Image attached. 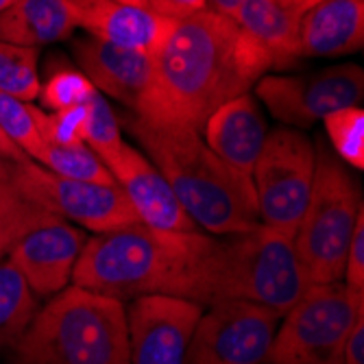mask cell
I'll use <instances>...</instances> for the list:
<instances>
[{
	"mask_svg": "<svg viewBox=\"0 0 364 364\" xmlns=\"http://www.w3.org/2000/svg\"><path fill=\"white\" fill-rule=\"evenodd\" d=\"M273 68L271 55L216 11L175 22L153 55V77L136 118L203 136L208 118Z\"/></svg>",
	"mask_w": 364,
	"mask_h": 364,
	"instance_id": "obj_1",
	"label": "cell"
},
{
	"mask_svg": "<svg viewBox=\"0 0 364 364\" xmlns=\"http://www.w3.org/2000/svg\"><path fill=\"white\" fill-rule=\"evenodd\" d=\"M208 238L203 231L179 234L142 223L96 234L85 240L73 271V286L120 304L149 294L188 299Z\"/></svg>",
	"mask_w": 364,
	"mask_h": 364,
	"instance_id": "obj_2",
	"label": "cell"
},
{
	"mask_svg": "<svg viewBox=\"0 0 364 364\" xmlns=\"http://www.w3.org/2000/svg\"><path fill=\"white\" fill-rule=\"evenodd\" d=\"M129 129L173 188L188 216L214 236L242 234L259 225L251 177L225 164L203 136L131 118Z\"/></svg>",
	"mask_w": 364,
	"mask_h": 364,
	"instance_id": "obj_3",
	"label": "cell"
},
{
	"mask_svg": "<svg viewBox=\"0 0 364 364\" xmlns=\"http://www.w3.org/2000/svg\"><path fill=\"white\" fill-rule=\"evenodd\" d=\"M292 236L267 225L242 234L210 236L192 277L188 301H249L286 314L308 288Z\"/></svg>",
	"mask_w": 364,
	"mask_h": 364,
	"instance_id": "obj_4",
	"label": "cell"
},
{
	"mask_svg": "<svg viewBox=\"0 0 364 364\" xmlns=\"http://www.w3.org/2000/svg\"><path fill=\"white\" fill-rule=\"evenodd\" d=\"M9 351L11 364H131L124 304L70 284Z\"/></svg>",
	"mask_w": 364,
	"mask_h": 364,
	"instance_id": "obj_5",
	"label": "cell"
},
{
	"mask_svg": "<svg viewBox=\"0 0 364 364\" xmlns=\"http://www.w3.org/2000/svg\"><path fill=\"white\" fill-rule=\"evenodd\" d=\"M316 166L308 205L296 227L292 242L308 284L343 282L347 249L364 210L360 188L345 161L323 142H316Z\"/></svg>",
	"mask_w": 364,
	"mask_h": 364,
	"instance_id": "obj_6",
	"label": "cell"
},
{
	"mask_svg": "<svg viewBox=\"0 0 364 364\" xmlns=\"http://www.w3.org/2000/svg\"><path fill=\"white\" fill-rule=\"evenodd\" d=\"M364 314V290L312 284L282 318L267 364H343L347 334Z\"/></svg>",
	"mask_w": 364,
	"mask_h": 364,
	"instance_id": "obj_7",
	"label": "cell"
},
{
	"mask_svg": "<svg viewBox=\"0 0 364 364\" xmlns=\"http://www.w3.org/2000/svg\"><path fill=\"white\" fill-rule=\"evenodd\" d=\"M316 149L299 129L269 131L251 173L259 223L294 236L308 205Z\"/></svg>",
	"mask_w": 364,
	"mask_h": 364,
	"instance_id": "obj_8",
	"label": "cell"
},
{
	"mask_svg": "<svg viewBox=\"0 0 364 364\" xmlns=\"http://www.w3.org/2000/svg\"><path fill=\"white\" fill-rule=\"evenodd\" d=\"M9 181L28 201L92 234H105L140 223L124 192L116 183L65 179L33 159L9 164Z\"/></svg>",
	"mask_w": 364,
	"mask_h": 364,
	"instance_id": "obj_9",
	"label": "cell"
},
{
	"mask_svg": "<svg viewBox=\"0 0 364 364\" xmlns=\"http://www.w3.org/2000/svg\"><path fill=\"white\" fill-rule=\"evenodd\" d=\"M282 314L249 301H218L201 314L186 364H262Z\"/></svg>",
	"mask_w": 364,
	"mask_h": 364,
	"instance_id": "obj_10",
	"label": "cell"
},
{
	"mask_svg": "<svg viewBox=\"0 0 364 364\" xmlns=\"http://www.w3.org/2000/svg\"><path fill=\"white\" fill-rule=\"evenodd\" d=\"M255 92L277 120L290 127H310L332 112L360 107L364 73L355 63H343L299 77L264 75Z\"/></svg>",
	"mask_w": 364,
	"mask_h": 364,
	"instance_id": "obj_11",
	"label": "cell"
},
{
	"mask_svg": "<svg viewBox=\"0 0 364 364\" xmlns=\"http://www.w3.org/2000/svg\"><path fill=\"white\" fill-rule=\"evenodd\" d=\"M203 306L168 294H149L127 310L131 364H186Z\"/></svg>",
	"mask_w": 364,
	"mask_h": 364,
	"instance_id": "obj_12",
	"label": "cell"
},
{
	"mask_svg": "<svg viewBox=\"0 0 364 364\" xmlns=\"http://www.w3.org/2000/svg\"><path fill=\"white\" fill-rule=\"evenodd\" d=\"M85 240L83 229L57 218L26 231L9 247L7 259H11L38 299H50L73 284V271Z\"/></svg>",
	"mask_w": 364,
	"mask_h": 364,
	"instance_id": "obj_13",
	"label": "cell"
},
{
	"mask_svg": "<svg viewBox=\"0 0 364 364\" xmlns=\"http://www.w3.org/2000/svg\"><path fill=\"white\" fill-rule=\"evenodd\" d=\"M103 164L142 225L159 231H179V234L198 231V225L181 208L168 181L138 149L122 142L103 159Z\"/></svg>",
	"mask_w": 364,
	"mask_h": 364,
	"instance_id": "obj_14",
	"label": "cell"
},
{
	"mask_svg": "<svg viewBox=\"0 0 364 364\" xmlns=\"http://www.w3.org/2000/svg\"><path fill=\"white\" fill-rule=\"evenodd\" d=\"M70 5L77 26L90 38L122 48L155 55L168 38L175 22L161 18L149 7H136L118 0H65Z\"/></svg>",
	"mask_w": 364,
	"mask_h": 364,
	"instance_id": "obj_15",
	"label": "cell"
},
{
	"mask_svg": "<svg viewBox=\"0 0 364 364\" xmlns=\"http://www.w3.org/2000/svg\"><path fill=\"white\" fill-rule=\"evenodd\" d=\"M75 59L92 85L129 109H138L151 85L153 55L107 44L96 38L75 40Z\"/></svg>",
	"mask_w": 364,
	"mask_h": 364,
	"instance_id": "obj_16",
	"label": "cell"
},
{
	"mask_svg": "<svg viewBox=\"0 0 364 364\" xmlns=\"http://www.w3.org/2000/svg\"><path fill=\"white\" fill-rule=\"evenodd\" d=\"M267 136V118L249 92L220 105L203 127V142L225 164L247 177L253 173Z\"/></svg>",
	"mask_w": 364,
	"mask_h": 364,
	"instance_id": "obj_17",
	"label": "cell"
},
{
	"mask_svg": "<svg viewBox=\"0 0 364 364\" xmlns=\"http://www.w3.org/2000/svg\"><path fill=\"white\" fill-rule=\"evenodd\" d=\"M364 44V0H321L301 16V57H341Z\"/></svg>",
	"mask_w": 364,
	"mask_h": 364,
	"instance_id": "obj_18",
	"label": "cell"
},
{
	"mask_svg": "<svg viewBox=\"0 0 364 364\" xmlns=\"http://www.w3.org/2000/svg\"><path fill=\"white\" fill-rule=\"evenodd\" d=\"M234 20L271 55L273 68H290L296 59H301V14L286 7L282 0H242Z\"/></svg>",
	"mask_w": 364,
	"mask_h": 364,
	"instance_id": "obj_19",
	"label": "cell"
},
{
	"mask_svg": "<svg viewBox=\"0 0 364 364\" xmlns=\"http://www.w3.org/2000/svg\"><path fill=\"white\" fill-rule=\"evenodd\" d=\"M77 28L65 0H16L0 11V42L40 48L61 42Z\"/></svg>",
	"mask_w": 364,
	"mask_h": 364,
	"instance_id": "obj_20",
	"label": "cell"
},
{
	"mask_svg": "<svg viewBox=\"0 0 364 364\" xmlns=\"http://www.w3.org/2000/svg\"><path fill=\"white\" fill-rule=\"evenodd\" d=\"M38 310V296L20 271L11 259H0V351L11 349L20 341Z\"/></svg>",
	"mask_w": 364,
	"mask_h": 364,
	"instance_id": "obj_21",
	"label": "cell"
},
{
	"mask_svg": "<svg viewBox=\"0 0 364 364\" xmlns=\"http://www.w3.org/2000/svg\"><path fill=\"white\" fill-rule=\"evenodd\" d=\"M53 220L57 216L28 201L9 179H0V249H9L26 231Z\"/></svg>",
	"mask_w": 364,
	"mask_h": 364,
	"instance_id": "obj_22",
	"label": "cell"
},
{
	"mask_svg": "<svg viewBox=\"0 0 364 364\" xmlns=\"http://www.w3.org/2000/svg\"><path fill=\"white\" fill-rule=\"evenodd\" d=\"M38 164L46 171L65 179H79V181H92V183H116L109 168L103 164V159L85 142L70 144V146L46 144Z\"/></svg>",
	"mask_w": 364,
	"mask_h": 364,
	"instance_id": "obj_23",
	"label": "cell"
},
{
	"mask_svg": "<svg viewBox=\"0 0 364 364\" xmlns=\"http://www.w3.org/2000/svg\"><path fill=\"white\" fill-rule=\"evenodd\" d=\"M40 87L38 48L0 42V92L31 103L40 96Z\"/></svg>",
	"mask_w": 364,
	"mask_h": 364,
	"instance_id": "obj_24",
	"label": "cell"
},
{
	"mask_svg": "<svg viewBox=\"0 0 364 364\" xmlns=\"http://www.w3.org/2000/svg\"><path fill=\"white\" fill-rule=\"evenodd\" d=\"M329 144L336 157L349 166L364 168V112L362 107H345L323 118Z\"/></svg>",
	"mask_w": 364,
	"mask_h": 364,
	"instance_id": "obj_25",
	"label": "cell"
},
{
	"mask_svg": "<svg viewBox=\"0 0 364 364\" xmlns=\"http://www.w3.org/2000/svg\"><path fill=\"white\" fill-rule=\"evenodd\" d=\"M0 127L7 134V138L33 161H38L46 149L42 140L36 116H33V105L20 101L16 96L0 92Z\"/></svg>",
	"mask_w": 364,
	"mask_h": 364,
	"instance_id": "obj_26",
	"label": "cell"
},
{
	"mask_svg": "<svg viewBox=\"0 0 364 364\" xmlns=\"http://www.w3.org/2000/svg\"><path fill=\"white\" fill-rule=\"evenodd\" d=\"M96 94L98 90L92 85V81L83 73H77L73 68L57 70L48 77L46 85L40 87L42 105L50 112L90 105Z\"/></svg>",
	"mask_w": 364,
	"mask_h": 364,
	"instance_id": "obj_27",
	"label": "cell"
},
{
	"mask_svg": "<svg viewBox=\"0 0 364 364\" xmlns=\"http://www.w3.org/2000/svg\"><path fill=\"white\" fill-rule=\"evenodd\" d=\"M83 142L101 159H105L109 153H114L124 142L120 136L118 118H116L114 109L109 107V103L105 101V96H101V92H98L92 98V103L87 105Z\"/></svg>",
	"mask_w": 364,
	"mask_h": 364,
	"instance_id": "obj_28",
	"label": "cell"
},
{
	"mask_svg": "<svg viewBox=\"0 0 364 364\" xmlns=\"http://www.w3.org/2000/svg\"><path fill=\"white\" fill-rule=\"evenodd\" d=\"M33 116H36L38 131H40V136L46 144L70 146V144L83 142L87 105L59 109V112H50V114H46L44 109L33 107Z\"/></svg>",
	"mask_w": 364,
	"mask_h": 364,
	"instance_id": "obj_29",
	"label": "cell"
},
{
	"mask_svg": "<svg viewBox=\"0 0 364 364\" xmlns=\"http://www.w3.org/2000/svg\"><path fill=\"white\" fill-rule=\"evenodd\" d=\"M343 284L353 288V290H364V210L358 214L351 242L347 249V259H345V273H343Z\"/></svg>",
	"mask_w": 364,
	"mask_h": 364,
	"instance_id": "obj_30",
	"label": "cell"
},
{
	"mask_svg": "<svg viewBox=\"0 0 364 364\" xmlns=\"http://www.w3.org/2000/svg\"><path fill=\"white\" fill-rule=\"evenodd\" d=\"M149 9L173 22L192 18L208 9V0H146Z\"/></svg>",
	"mask_w": 364,
	"mask_h": 364,
	"instance_id": "obj_31",
	"label": "cell"
},
{
	"mask_svg": "<svg viewBox=\"0 0 364 364\" xmlns=\"http://www.w3.org/2000/svg\"><path fill=\"white\" fill-rule=\"evenodd\" d=\"M343 364H364V314L347 334L343 349Z\"/></svg>",
	"mask_w": 364,
	"mask_h": 364,
	"instance_id": "obj_32",
	"label": "cell"
},
{
	"mask_svg": "<svg viewBox=\"0 0 364 364\" xmlns=\"http://www.w3.org/2000/svg\"><path fill=\"white\" fill-rule=\"evenodd\" d=\"M0 159H5V161H11V164H16V161H24V159H28L9 138H7V134L3 131V127H0Z\"/></svg>",
	"mask_w": 364,
	"mask_h": 364,
	"instance_id": "obj_33",
	"label": "cell"
},
{
	"mask_svg": "<svg viewBox=\"0 0 364 364\" xmlns=\"http://www.w3.org/2000/svg\"><path fill=\"white\" fill-rule=\"evenodd\" d=\"M242 5V0H208V9L210 11H216L220 16H227L234 20L238 9Z\"/></svg>",
	"mask_w": 364,
	"mask_h": 364,
	"instance_id": "obj_34",
	"label": "cell"
},
{
	"mask_svg": "<svg viewBox=\"0 0 364 364\" xmlns=\"http://www.w3.org/2000/svg\"><path fill=\"white\" fill-rule=\"evenodd\" d=\"M282 3L286 5V7H290V9H294L296 14H306L308 9H312L316 3H321V0H282Z\"/></svg>",
	"mask_w": 364,
	"mask_h": 364,
	"instance_id": "obj_35",
	"label": "cell"
},
{
	"mask_svg": "<svg viewBox=\"0 0 364 364\" xmlns=\"http://www.w3.org/2000/svg\"><path fill=\"white\" fill-rule=\"evenodd\" d=\"M9 164L11 161L0 159V179H9Z\"/></svg>",
	"mask_w": 364,
	"mask_h": 364,
	"instance_id": "obj_36",
	"label": "cell"
},
{
	"mask_svg": "<svg viewBox=\"0 0 364 364\" xmlns=\"http://www.w3.org/2000/svg\"><path fill=\"white\" fill-rule=\"evenodd\" d=\"M118 3H127V5H136V7H149L146 0H118Z\"/></svg>",
	"mask_w": 364,
	"mask_h": 364,
	"instance_id": "obj_37",
	"label": "cell"
},
{
	"mask_svg": "<svg viewBox=\"0 0 364 364\" xmlns=\"http://www.w3.org/2000/svg\"><path fill=\"white\" fill-rule=\"evenodd\" d=\"M16 0H0V11H5L7 7H11Z\"/></svg>",
	"mask_w": 364,
	"mask_h": 364,
	"instance_id": "obj_38",
	"label": "cell"
},
{
	"mask_svg": "<svg viewBox=\"0 0 364 364\" xmlns=\"http://www.w3.org/2000/svg\"><path fill=\"white\" fill-rule=\"evenodd\" d=\"M7 251H9V249H0V259H5V257H7Z\"/></svg>",
	"mask_w": 364,
	"mask_h": 364,
	"instance_id": "obj_39",
	"label": "cell"
}]
</instances>
